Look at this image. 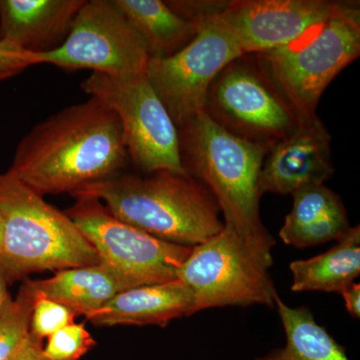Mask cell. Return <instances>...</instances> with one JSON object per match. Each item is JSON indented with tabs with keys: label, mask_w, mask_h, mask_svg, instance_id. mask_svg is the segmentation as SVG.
<instances>
[{
	"label": "cell",
	"mask_w": 360,
	"mask_h": 360,
	"mask_svg": "<svg viewBox=\"0 0 360 360\" xmlns=\"http://www.w3.org/2000/svg\"><path fill=\"white\" fill-rule=\"evenodd\" d=\"M129 158L115 113L94 97L35 125L8 172L35 193H73L120 174Z\"/></svg>",
	"instance_id": "cell-1"
},
{
	"label": "cell",
	"mask_w": 360,
	"mask_h": 360,
	"mask_svg": "<svg viewBox=\"0 0 360 360\" xmlns=\"http://www.w3.org/2000/svg\"><path fill=\"white\" fill-rule=\"evenodd\" d=\"M151 174L115 175L72 196L96 198L118 219L175 245L193 248L224 229L219 206L202 184L167 170Z\"/></svg>",
	"instance_id": "cell-2"
},
{
	"label": "cell",
	"mask_w": 360,
	"mask_h": 360,
	"mask_svg": "<svg viewBox=\"0 0 360 360\" xmlns=\"http://www.w3.org/2000/svg\"><path fill=\"white\" fill-rule=\"evenodd\" d=\"M182 163L212 193L239 236L258 245H276L260 219V170L269 148L232 134L205 111L179 129Z\"/></svg>",
	"instance_id": "cell-3"
},
{
	"label": "cell",
	"mask_w": 360,
	"mask_h": 360,
	"mask_svg": "<svg viewBox=\"0 0 360 360\" xmlns=\"http://www.w3.org/2000/svg\"><path fill=\"white\" fill-rule=\"evenodd\" d=\"M0 267L9 285L34 272L99 264L70 217L9 172L0 174Z\"/></svg>",
	"instance_id": "cell-4"
},
{
	"label": "cell",
	"mask_w": 360,
	"mask_h": 360,
	"mask_svg": "<svg viewBox=\"0 0 360 360\" xmlns=\"http://www.w3.org/2000/svg\"><path fill=\"white\" fill-rule=\"evenodd\" d=\"M359 56V2L350 1L291 44L255 54L300 125L314 122L322 94Z\"/></svg>",
	"instance_id": "cell-5"
},
{
	"label": "cell",
	"mask_w": 360,
	"mask_h": 360,
	"mask_svg": "<svg viewBox=\"0 0 360 360\" xmlns=\"http://www.w3.org/2000/svg\"><path fill=\"white\" fill-rule=\"evenodd\" d=\"M271 246L239 236L229 224L193 246L176 278L193 292L194 314L215 307H276L277 291L269 274Z\"/></svg>",
	"instance_id": "cell-6"
},
{
	"label": "cell",
	"mask_w": 360,
	"mask_h": 360,
	"mask_svg": "<svg viewBox=\"0 0 360 360\" xmlns=\"http://www.w3.org/2000/svg\"><path fill=\"white\" fill-rule=\"evenodd\" d=\"M117 116L129 158L148 174L188 175L182 163L179 132L146 73L132 77L92 73L82 84Z\"/></svg>",
	"instance_id": "cell-7"
},
{
	"label": "cell",
	"mask_w": 360,
	"mask_h": 360,
	"mask_svg": "<svg viewBox=\"0 0 360 360\" xmlns=\"http://www.w3.org/2000/svg\"><path fill=\"white\" fill-rule=\"evenodd\" d=\"M205 112L232 134L269 149L300 127L255 54H243L220 71L206 94Z\"/></svg>",
	"instance_id": "cell-8"
},
{
	"label": "cell",
	"mask_w": 360,
	"mask_h": 360,
	"mask_svg": "<svg viewBox=\"0 0 360 360\" xmlns=\"http://www.w3.org/2000/svg\"><path fill=\"white\" fill-rule=\"evenodd\" d=\"M66 214L96 250L99 264L129 288L168 283L193 250L161 240L118 219L90 196H78Z\"/></svg>",
	"instance_id": "cell-9"
},
{
	"label": "cell",
	"mask_w": 360,
	"mask_h": 360,
	"mask_svg": "<svg viewBox=\"0 0 360 360\" xmlns=\"http://www.w3.org/2000/svg\"><path fill=\"white\" fill-rule=\"evenodd\" d=\"M39 56L40 65L113 77L144 75L150 60L141 37L112 0H85L65 41Z\"/></svg>",
	"instance_id": "cell-10"
},
{
	"label": "cell",
	"mask_w": 360,
	"mask_h": 360,
	"mask_svg": "<svg viewBox=\"0 0 360 360\" xmlns=\"http://www.w3.org/2000/svg\"><path fill=\"white\" fill-rule=\"evenodd\" d=\"M241 56L233 35L215 18L174 56L150 58L146 75L177 129L205 111L210 84Z\"/></svg>",
	"instance_id": "cell-11"
},
{
	"label": "cell",
	"mask_w": 360,
	"mask_h": 360,
	"mask_svg": "<svg viewBox=\"0 0 360 360\" xmlns=\"http://www.w3.org/2000/svg\"><path fill=\"white\" fill-rule=\"evenodd\" d=\"M331 0H231L217 16L243 54L274 51L302 37L340 11Z\"/></svg>",
	"instance_id": "cell-12"
},
{
	"label": "cell",
	"mask_w": 360,
	"mask_h": 360,
	"mask_svg": "<svg viewBox=\"0 0 360 360\" xmlns=\"http://www.w3.org/2000/svg\"><path fill=\"white\" fill-rule=\"evenodd\" d=\"M331 137L321 118L300 125L295 134L269 149L260 170V195L291 194L322 186L335 174Z\"/></svg>",
	"instance_id": "cell-13"
},
{
	"label": "cell",
	"mask_w": 360,
	"mask_h": 360,
	"mask_svg": "<svg viewBox=\"0 0 360 360\" xmlns=\"http://www.w3.org/2000/svg\"><path fill=\"white\" fill-rule=\"evenodd\" d=\"M85 0H0V41L41 53L68 37Z\"/></svg>",
	"instance_id": "cell-14"
},
{
	"label": "cell",
	"mask_w": 360,
	"mask_h": 360,
	"mask_svg": "<svg viewBox=\"0 0 360 360\" xmlns=\"http://www.w3.org/2000/svg\"><path fill=\"white\" fill-rule=\"evenodd\" d=\"M194 314L193 292L179 279L122 291L89 317L96 326H167Z\"/></svg>",
	"instance_id": "cell-15"
},
{
	"label": "cell",
	"mask_w": 360,
	"mask_h": 360,
	"mask_svg": "<svg viewBox=\"0 0 360 360\" xmlns=\"http://www.w3.org/2000/svg\"><path fill=\"white\" fill-rule=\"evenodd\" d=\"M292 196V208L279 231V238L285 245L312 248L338 240L349 229L340 195L324 184L307 187Z\"/></svg>",
	"instance_id": "cell-16"
},
{
	"label": "cell",
	"mask_w": 360,
	"mask_h": 360,
	"mask_svg": "<svg viewBox=\"0 0 360 360\" xmlns=\"http://www.w3.org/2000/svg\"><path fill=\"white\" fill-rule=\"evenodd\" d=\"M37 295L68 307L75 315H91L103 309L115 296L130 290L116 274L97 264L60 270L44 281H32Z\"/></svg>",
	"instance_id": "cell-17"
},
{
	"label": "cell",
	"mask_w": 360,
	"mask_h": 360,
	"mask_svg": "<svg viewBox=\"0 0 360 360\" xmlns=\"http://www.w3.org/2000/svg\"><path fill=\"white\" fill-rule=\"evenodd\" d=\"M141 37L150 58L174 56L186 46L200 28L175 13L162 0H112Z\"/></svg>",
	"instance_id": "cell-18"
},
{
	"label": "cell",
	"mask_w": 360,
	"mask_h": 360,
	"mask_svg": "<svg viewBox=\"0 0 360 360\" xmlns=\"http://www.w3.org/2000/svg\"><path fill=\"white\" fill-rule=\"evenodd\" d=\"M336 245L309 259L295 260L291 290L341 293L360 276V227H349Z\"/></svg>",
	"instance_id": "cell-19"
},
{
	"label": "cell",
	"mask_w": 360,
	"mask_h": 360,
	"mask_svg": "<svg viewBox=\"0 0 360 360\" xmlns=\"http://www.w3.org/2000/svg\"><path fill=\"white\" fill-rule=\"evenodd\" d=\"M274 307L285 333V347L257 360H349L345 348L315 321L307 307H288L278 295Z\"/></svg>",
	"instance_id": "cell-20"
},
{
	"label": "cell",
	"mask_w": 360,
	"mask_h": 360,
	"mask_svg": "<svg viewBox=\"0 0 360 360\" xmlns=\"http://www.w3.org/2000/svg\"><path fill=\"white\" fill-rule=\"evenodd\" d=\"M35 300L32 281L25 279L15 300L0 314V360H11L30 335Z\"/></svg>",
	"instance_id": "cell-21"
},
{
	"label": "cell",
	"mask_w": 360,
	"mask_h": 360,
	"mask_svg": "<svg viewBox=\"0 0 360 360\" xmlns=\"http://www.w3.org/2000/svg\"><path fill=\"white\" fill-rule=\"evenodd\" d=\"M96 345L84 324L73 322L49 336L44 352L53 360H78Z\"/></svg>",
	"instance_id": "cell-22"
},
{
	"label": "cell",
	"mask_w": 360,
	"mask_h": 360,
	"mask_svg": "<svg viewBox=\"0 0 360 360\" xmlns=\"http://www.w3.org/2000/svg\"><path fill=\"white\" fill-rule=\"evenodd\" d=\"M75 317L77 315L68 307L37 293L30 321V335L41 340L49 338L59 329L73 323Z\"/></svg>",
	"instance_id": "cell-23"
},
{
	"label": "cell",
	"mask_w": 360,
	"mask_h": 360,
	"mask_svg": "<svg viewBox=\"0 0 360 360\" xmlns=\"http://www.w3.org/2000/svg\"><path fill=\"white\" fill-rule=\"evenodd\" d=\"M169 6L184 20L193 23L200 30L212 22L224 11L229 1L222 0H174L167 1Z\"/></svg>",
	"instance_id": "cell-24"
},
{
	"label": "cell",
	"mask_w": 360,
	"mask_h": 360,
	"mask_svg": "<svg viewBox=\"0 0 360 360\" xmlns=\"http://www.w3.org/2000/svg\"><path fill=\"white\" fill-rule=\"evenodd\" d=\"M37 65H40L39 53L0 41V82L20 75L30 66Z\"/></svg>",
	"instance_id": "cell-25"
},
{
	"label": "cell",
	"mask_w": 360,
	"mask_h": 360,
	"mask_svg": "<svg viewBox=\"0 0 360 360\" xmlns=\"http://www.w3.org/2000/svg\"><path fill=\"white\" fill-rule=\"evenodd\" d=\"M11 360H53L44 354L42 340L32 335H28Z\"/></svg>",
	"instance_id": "cell-26"
},
{
	"label": "cell",
	"mask_w": 360,
	"mask_h": 360,
	"mask_svg": "<svg viewBox=\"0 0 360 360\" xmlns=\"http://www.w3.org/2000/svg\"><path fill=\"white\" fill-rule=\"evenodd\" d=\"M345 300V307L354 319L360 317V284L354 283L341 292Z\"/></svg>",
	"instance_id": "cell-27"
},
{
	"label": "cell",
	"mask_w": 360,
	"mask_h": 360,
	"mask_svg": "<svg viewBox=\"0 0 360 360\" xmlns=\"http://www.w3.org/2000/svg\"><path fill=\"white\" fill-rule=\"evenodd\" d=\"M8 281H7L1 267H0V314L6 309L7 305L11 302L13 298L9 295Z\"/></svg>",
	"instance_id": "cell-28"
},
{
	"label": "cell",
	"mask_w": 360,
	"mask_h": 360,
	"mask_svg": "<svg viewBox=\"0 0 360 360\" xmlns=\"http://www.w3.org/2000/svg\"><path fill=\"white\" fill-rule=\"evenodd\" d=\"M2 236H4V224H2V220L0 219V250H1Z\"/></svg>",
	"instance_id": "cell-29"
}]
</instances>
